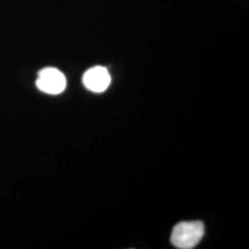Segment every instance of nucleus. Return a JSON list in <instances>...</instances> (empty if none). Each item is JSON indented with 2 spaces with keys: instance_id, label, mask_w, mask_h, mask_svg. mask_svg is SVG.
<instances>
[{
  "instance_id": "nucleus-1",
  "label": "nucleus",
  "mask_w": 249,
  "mask_h": 249,
  "mask_svg": "<svg viewBox=\"0 0 249 249\" xmlns=\"http://www.w3.org/2000/svg\"><path fill=\"white\" fill-rule=\"evenodd\" d=\"M204 231V224L198 220L181 222L174 226L171 233V242L179 249H192L200 244Z\"/></svg>"
},
{
  "instance_id": "nucleus-2",
  "label": "nucleus",
  "mask_w": 249,
  "mask_h": 249,
  "mask_svg": "<svg viewBox=\"0 0 249 249\" xmlns=\"http://www.w3.org/2000/svg\"><path fill=\"white\" fill-rule=\"evenodd\" d=\"M67 81L64 74L57 68L48 67L38 73L36 86L40 91L49 95H59L66 88Z\"/></svg>"
},
{
  "instance_id": "nucleus-3",
  "label": "nucleus",
  "mask_w": 249,
  "mask_h": 249,
  "mask_svg": "<svg viewBox=\"0 0 249 249\" xmlns=\"http://www.w3.org/2000/svg\"><path fill=\"white\" fill-rule=\"evenodd\" d=\"M111 76L105 67L95 66L90 68L83 75V85L93 92H103L108 88Z\"/></svg>"
}]
</instances>
